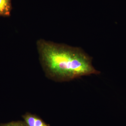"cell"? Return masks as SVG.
I'll list each match as a JSON object with an SVG mask.
<instances>
[{
	"label": "cell",
	"mask_w": 126,
	"mask_h": 126,
	"mask_svg": "<svg viewBox=\"0 0 126 126\" xmlns=\"http://www.w3.org/2000/svg\"><path fill=\"white\" fill-rule=\"evenodd\" d=\"M0 126H27L24 121H12L0 124Z\"/></svg>",
	"instance_id": "277c9868"
},
{
	"label": "cell",
	"mask_w": 126,
	"mask_h": 126,
	"mask_svg": "<svg viewBox=\"0 0 126 126\" xmlns=\"http://www.w3.org/2000/svg\"><path fill=\"white\" fill-rule=\"evenodd\" d=\"M22 117L27 126H50L38 116L31 113H26Z\"/></svg>",
	"instance_id": "7a4b0ae2"
},
{
	"label": "cell",
	"mask_w": 126,
	"mask_h": 126,
	"mask_svg": "<svg viewBox=\"0 0 126 126\" xmlns=\"http://www.w3.org/2000/svg\"><path fill=\"white\" fill-rule=\"evenodd\" d=\"M12 8L11 0H0V16H9Z\"/></svg>",
	"instance_id": "3957f363"
},
{
	"label": "cell",
	"mask_w": 126,
	"mask_h": 126,
	"mask_svg": "<svg viewBox=\"0 0 126 126\" xmlns=\"http://www.w3.org/2000/svg\"><path fill=\"white\" fill-rule=\"evenodd\" d=\"M37 47L46 76L58 82H68L84 76L98 75L92 58L80 47L39 40Z\"/></svg>",
	"instance_id": "6da1fadb"
}]
</instances>
